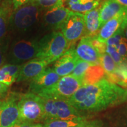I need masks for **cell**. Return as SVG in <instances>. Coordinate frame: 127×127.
I'll return each mask as SVG.
<instances>
[{
	"label": "cell",
	"mask_w": 127,
	"mask_h": 127,
	"mask_svg": "<svg viewBox=\"0 0 127 127\" xmlns=\"http://www.w3.org/2000/svg\"><path fill=\"white\" fill-rule=\"evenodd\" d=\"M22 65L7 64L0 68V82L7 86L11 85L17 81Z\"/></svg>",
	"instance_id": "obj_20"
},
{
	"label": "cell",
	"mask_w": 127,
	"mask_h": 127,
	"mask_svg": "<svg viewBox=\"0 0 127 127\" xmlns=\"http://www.w3.org/2000/svg\"><path fill=\"white\" fill-rule=\"evenodd\" d=\"M99 8L100 7L96 8L83 14L85 25V36L90 37L96 36L101 28L99 20Z\"/></svg>",
	"instance_id": "obj_17"
},
{
	"label": "cell",
	"mask_w": 127,
	"mask_h": 127,
	"mask_svg": "<svg viewBox=\"0 0 127 127\" xmlns=\"http://www.w3.org/2000/svg\"><path fill=\"white\" fill-rule=\"evenodd\" d=\"M5 45L0 44V66L4 63L5 61Z\"/></svg>",
	"instance_id": "obj_30"
},
{
	"label": "cell",
	"mask_w": 127,
	"mask_h": 127,
	"mask_svg": "<svg viewBox=\"0 0 127 127\" xmlns=\"http://www.w3.org/2000/svg\"><path fill=\"white\" fill-rule=\"evenodd\" d=\"M72 12V11L65 7L64 4L55 6L48 9L44 14V22L47 26L52 29H60Z\"/></svg>",
	"instance_id": "obj_12"
},
{
	"label": "cell",
	"mask_w": 127,
	"mask_h": 127,
	"mask_svg": "<svg viewBox=\"0 0 127 127\" xmlns=\"http://www.w3.org/2000/svg\"><path fill=\"white\" fill-rule=\"evenodd\" d=\"M33 123L30 122L23 121H19L17 123L15 124L12 127H32Z\"/></svg>",
	"instance_id": "obj_31"
},
{
	"label": "cell",
	"mask_w": 127,
	"mask_h": 127,
	"mask_svg": "<svg viewBox=\"0 0 127 127\" xmlns=\"http://www.w3.org/2000/svg\"><path fill=\"white\" fill-rule=\"evenodd\" d=\"M105 79L111 83L127 88V57L117 65L113 72L105 75Z\"/></svg>",
	"instance_id": "obj_19"
},
{
	"label": "cell",
	"mask_w": 127,
	"mask_h": 127,
	"mask_svg": "<svg viewBox=\"0 0 127 127\" xmlns=\"http://www.w3.org/2000/svg\"><path fill=\"white\" fill-rule=\"evenodd\" d=\"M68 49L67 41L61 32L54 31L39 41L36 58L43 60L50 64L56 61Z\"/></svg>",
	"instance_id": "obj_2"
},
{
	"label": "cell",
	"mask_w": 127,
	"mask_h": 127,
	"mask_svg": "<svg viewBox=\"0 0 127 127\" xmlns=\"http://www.w3.org/2000/svg\"><path fill=\"white\" fill-rule=\"evenodd\" d=\"M75 52L79 60L93 65H100L101 54L94 46L91 37L86 36L82 37L76 47Z\"/></svg>",
	"instance_id": "obj_10"
},
{
	"label": "cell",
	"mask_w": 127,
	"mask_h": 127,
	"mask_svg": "<svg viewBox=\"0 0 127 127\" xmlns=\"http://www.w3.org/2000/svg\"><path fill=\"white\" fill-rule=\"evenodd\" d=\"M48 65V64L45 61L37 58L30 60L25 64L22 65L16 82L31 81L41 74L47 68Z\"/></svg>",
	"instance_id": "obj_13"
},
{
	"label": "cell",
	"mask_w": 127,
	"mask_h": 127,
	"mask_svg": "<svg viewBox=\"0 0 127 127\" xmlns=\"http://www.w3.org/2000/svg\"><path fill=\"white\" fill-rule=\"evenodd\" d=\"M41 9H48L64 4V0H34Z\"/></svg>",
	"instance_id": "obj_26"
},
{
	"label": "cell",
	"mask_w": 127,
	"mask_h": 127,
	"mask_svg": "<svg viewBox=\"0 0 127 127\" xmlns=\"http://www.w3.org/2000/svg\"><path fill=\"white\" fill-rule=\"evenodd\" d=\"M41 8L35 1L14 10L9 25L14 30L27 31L37 23Z\"/></svg>",
	"instance_id": "obj_4"
},
{
	"label": "cell",
	"mask_w": 127,
	"mask_h": 127,
	"mask_svg": "<svg viewBox=\"0 0 127 127\" xmlns=\"http://www.w3.org/2000/svg\"><path fill=\"white\" fill-rule=\"evenodd\" d=\"M42 127H102L98 120H88L87 118L79 121L65 120H54L43 123Z\"/></svg>",
	"instance_id": "obj_18"
},
{
	"label": "cell",
	"mask_w": 127,
	"mask_h": 127,
	"mask_svg": "<svg viewBox=\"0 0 127 127\" xmlns=\"http://www.w3.org/2000/svg\"><path fill=\"white\" fill-rule=\"evenodd\" d=\"M14 11L10 0H4L0 4V39L7 32L11 15Z\"/></svg>",
	"instance_id": "obj_21"
},
{
	"label": "cell",
	"mask_w": 127,
	"mask_h": 127,
	"mask_svg": "<svg viewBox=\"0 0 127 127\" xmlns=\"http://www.w3.org/2000/svg\"><path fill=\"white\" fill-rule=\"evenodd\" d=\"M55 99L57 108L56 120L79 121L87 118L80 113V111L69 104L67 100Z\"/></svg>",
	"instance_id": "obj_14"
},
{
	"label": "cell",
	"mask_w": 127,
	"mask_h": 127,
	"mask_svg": "<svg viewBox=\"0 0 127 127\" xmlns=\"http://www.w3.org/2000/svg\"><path fill=\"white\" fill-rule=\"evenodd\" d=\"M124 34H125V37H126L127 39V28L124 30Z\"/></svg>",
	"instance_id": "obj_35"
},
{
	"label": "cell",
	"mask_w": 127,
	"mask_h": 127,
	"mask_svg": "<svg viewBox=\"0 0 127 127\" xmlns=\"http://www.w3.org/2000/svg\"><path fill=\"white\" fill-rule=\"evenodd\" d=\"M18 108L21 121L31 123L44 121L43 100L38 95L30 92L21 95L18 101Z\"/></svg>",
	"instance_id": "obj_3"
},
{
	"label": "cell",
	"mask_w": 127,
	"mask_h": 127,
	"mask_svg": "<svg viewBox=\"0 0 127 127\" xmlns=\"http://www.w3.org/2000/svg\"><path fill=\"white\" fill-rule=\"evenodd\" d=\"M127 100V89L104 78L96 83L82 85L67 101L77 110L98 112Z\"/></svg>",
	"instance_id": "obj_1"
},
{
	"label": "cell",
	"mask_w": 127,
	"mask_h": 127,
	"mask_svg": "<svg viewBox=\"0 0 127 127\" xmlns=\"http://www.w3.org/2000/svg\"><path fill=\"white\" fill-rule=\"evenodd\" d=\"M42 98L44 107V118L43 123L50 121L56 120L57 108L54 98L48 96H41Z\"/></svg>",
	"instance_id": "obj_23"
},
{
	"label": "cell",
	"mask_w": 127,
	"mask_h": 127,
	"mask_svg": "<svg viewBox=\"0 0 127 127\" xmlns=\"http://www.w3.org/2000/svg\"><path fill=\"white\" fill-rule=\"evenodd\" d=\"M91 65H92L91 64L87 63L85 61H82L81 60H79L78 61L72 72L71 73V75L82 79L85 72H86L87 69Z\"/></svg>",
	"instance_id": "obj_25"
},
{
	"label": "cell",
	"mask_w": 127,
	"mask_h": 127,
	"mask_svg": "<svg viewBox=\"0 0 127 127\" xmlns=\"http://www.w3.org/2000/svg\"><path fill=\"white\" fill-rule=\"evenodd\" d=\"M125 8L115 0H106L99 8V20L101 27L111 19L122 12L126 11Z\"/></svg>",
	"instance_id": "obj_16"
},
{
	"label": "cell",
	"mask_w": 127,
	"mask_h": 127,
	"mask_svg": "<svg viewBox=\"0 0 127 127\" xmlns=\"http://www.w3.org/2000/svg\"><path fill=\"white\" fill-rule=\"evenodd\" d=\"M78 60L79 58L75 52V48L73 46L55 61L52 69L60 77L70 75Z\"/></svg>",
	"instance_id": "obj_11"
},
{
	"label": "cell",
	"mask_w": 127,
	"mask_h": 127,
	"mask_svg": "<svg viewBox=\"0 0 127 127\" xmlns=\"http://www.w3.org/2000/svg\"><path fill=\"white\" fill-rule=\"evenodd\" d=\"M125 12L126 11L118 14L105 23L100 28L96 36H95V38L101 43L106 44L108 40L110 39L120 28Z\"/></svg>",
	"instance_id": "obj_15"
},
{
	"label": "cell",
	"mask_w": 127,
	"mask_h": 127,
	"mask_svg": "<svg viewBox=\"0 0 127 127\" xmlns=\"http://www.w3.org/2000/svg\"><path fill=\"white\" fill-rule=\"evenodd\" d=\"M32 127H42V124L41 123H33Z\"/></svg>",
	"instance_id": "obj_34"
},
{
	"label": "cell",
	"mask_w": 127,
	"mask_h": 127,
	"mask_svg": "<svg viewBox=\"0 0 127 127\" xmlns=\"http://www.w3.org/2000/svg\"><path fill=\"white\" fill-rule=\"evenodd\" d=\"M0 1H1V0H0Z\"/></svg>",
	"instance_id": "obj_36"
},
{
	"label": "cell",
	"mask_w": 127,
	"mask_h": 127,
	"mask_svg": "<svg viewBox=\"0 0 127 127\" xmlns=\"http://www.w3.org/2000/svg\"><path fill=\"white\" fill-rule=\"evenodd\" d=\"M61 78L52 68H46L41 74L31 81L29 92L39 94L54 85Z\"/></svg>",
	"instance_id": "obj_9"
},
{
	"label": "cell",
	"mask_w": 127,
	"mask_h": 127,
	"mask_svg": "<svg viewBox=\"0 0 127 127\" xmlns=\"http://www.w3.org/2000/svg\"><path fill=\"white\" fill-rule=\"evenodd\" d=\"M39 48V41L21 39L14 42L9 49L8 61L10 64H22L36 58Z\"/></svg>",
	"instance_id": "obj_6"
},
{
	"label": "cell",
	"mask_w": 127,
	"mask_h": 127,
	"mask_svg": "<svg viewBox=\"0 0 127 127\" xmlns=\"http://www.w3.org/2000/svg\"><path fill=\"white\" fill-rule=\"evenodd\" d=\"M8 89V86L0 82V100L4 98L7 95Z\"/></svg>",
	"instance_id": "obj_29"
},
{
	"label": "cell",
	"mask_w": 127,
	"mask_h": 127,
	"mask_svg": "<svg viewBox=\"0 0 127 127\" xmlns=\"http://www.w3.org/2000/svg\"><path fill=\"white\" fill-rule=\"evenodd\" d=\"M119 55L121 57L123 61L127 57V41L124 38L119 44L118 47L116 48Z\"/></svg>",
	"instance_id": "obj_27"
},
{
	"label": "cell",
	"mask_w": 127,
	"mask_h": 127,
	"mask_svg": "<svg viewBox=\"0 0 127 127\" xmlns=\"http://www.w3.org/2000/svg\"><path fill=\"white\" fill-rule=\"evenodd\" d=\"M20 96L12 93L0 100V127H12L20 121L18 108Z\"/></svg>",
	"instance_id": "obj_8"
},
{
	"label": "cell",
	"mask_w": 127,
	"mask_h": 127,
	"mask_svg": "<svg viewBox=\"0 0 127 127\" xmlns=\"http://www.w3.org/2000/svg\"><path fill=\"white\" fill-rule=\"evenodd\" d=\"M115 1L125 8L127 9V0H115Z\"/></svg>",
	"instance_id": "obj_33"
},
{
	"label": "cell",
	"mask_w": 127,
	"mask_h": 127,
	"mask_svg": "<svg viewBox=\"0 0 127 127\" xmlns=\"http://www.w3.org/2000/svg\"><path fill=\"white\" fill-rule=\"evenodd\" d=\"M105 78V72L101 65H92L84 74L82 78V85H91L99 82Z\"/></svg>",
	"instance_id": "obj_22"
},
{
	"label": "cell",
	"mask_w": 127,
	"mask_h": 127,
	"mask_svg": "<svg viewBox=\"0 0 127 127\" xmlns=\"http://www.w3.org/2000/svg\"><path fill=\"white\" fill-rule=\"evenodd\" d=\"M127 28V10L125 12L124 17V19L123 21V23H122L121 26L120 28L123 31L126 29Z\"/></svg>",
	"instance_id": "obj_32"
},
{
	"label": "cell",
	"mask_w": 127,
	"mask_h": 127,
	"mask_svg": "<svg viewBox=\"0 0 127 127\" xmlns=\"http://www.w3.org/2000/svg\"><path fill=\"white\" fill-rule=\"evenodd\" d=\"M82 85V79L70 74L61 77L54 85L38 95L54 99L68 100Z\"/></svg>",
	"instance_id": "obj_5"
},
{
	"label": "cell",
	"mask_w": 127,
	"mask_h": 127,
	"mask_svg": "<svg viewBox=\"0 0 127 127\" xmlns=\"http://www.w3.org/2000/svg\"><path fill=\"white\" fill-rule=\"evenodd\" d=\"M61 32L67 41L68 48L85 35V25L83 14L72 12L60 28Z\"/></svg>",
	"instance_id": "obj_7"
},
{
	"label": "cell",
	"mask_w": 127,
	"mask_h": 127,
	"mask_svg": "<svg viewBox=\"0 0 127 127\" xmlns=\"http://www.w3.org/2000/svg\"><path fill=\"white\" fill-rule=\"evenodd\" d=\"M100 65L104 69L105 72V75L113 72L117 66L113 59L107 52H105L101 55Z\"/></svg>",
	"instance_id": "obj_24"
},
{
	"label": "cell",
	"mask_w": 127,
	"mask_h": 127,
	"mask_svg": "<svg viewBox=\"0 0 127 127\" xmlns=\"http://www.w3.org/2000/svg\"><path fill=\"white\" fill-rule=\"evenodd\" d=\"M10 1L13 7L14 10H15L24 5L32 2L34 0H10Z\"/></svg>",
	"instance_id": "obj_28"
}]
</instances>
